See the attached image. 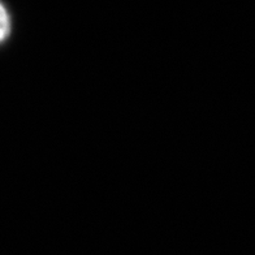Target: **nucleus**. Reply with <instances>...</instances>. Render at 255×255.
Segmentation results:
<instances>
[{"label": "nucleus", "instance_id": "1", "mask_svg": "<svg viewBox=\"0 0 255 255\" xmlns=\"http://www.w3.org/2000/svg\"><path fill=\"white\" fill-rule=\"evenodd\" d=\"M10 33V16L4 4L0 3V43L7 39Z\"/></svg>", "mask_w": 255, "mask_h": 255}]
</instances>
